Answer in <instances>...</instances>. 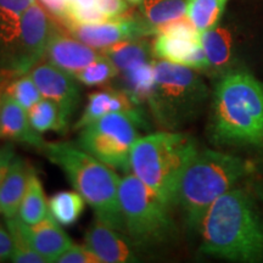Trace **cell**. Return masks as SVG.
<instances>
[{
	"mask_svg": "<svg viewBox=\"0 0 263 263\" xmlns=\"http://www.w3.org/2000/svg\"><path fill=\"white\" fill-rule=\"evenodd\" d=\"M197 232L202 254L230 262H263V221L242 189L219 196L207 209Z\"/></svg>",
	"mask_w": 263,
	"mask_h": 263,
	"instance_id": "6da1fadb",
	"label": "cell"
},
{
	"mask_svg": "<svg viewBox=\"0 0 263 263\" xmlns=\"http://www.w3.org/2000/svg\"><path fill=\"white\" fill-rule=\"evenodd\" d=\"M209 136L217 145L263 146V85L249 72L229 70L216 84Z\"/></svg>",
	"mask_w": 263,
	"mask_h": 263,
	"instance_id": "7a4b0ae2",
	"label": "cell"
},
{
	"mask_svg": "<svg viewBox=\"0 0 263 263\" xmlns=\"http://www.w3.org/2000/svg\"><path fill=\"white\" fill-rule=\"evenodd\" d=\"M252 172L241 157L215 150H197L177 189L174 203L182 209L188 228L197 232L207 209Z\"/></svg>",
	"mask_w": 263,
	"mask_h": 263,
	"instance_id": "3957f363",
	"label": "cell"
},
{
	"mask_svg": "<svg viewBox=\"0 0 263 263\" xmlns=\"http://www.w3.org/2000/svg\"><path fill=\"white\" fill-rule=\"evenodd\" d=\"M45 156L57 164L77 193L95 212V217L112 228L124 233L121 213V178L114 168L74 144L45 143Z\"/></svg>",
	"mask_w": 263,
	"mask_h": 263,
	"instance_id": "277c9868",
	"label": "cell"
},
{
	"mask_svg": "<svg viewBox=\"0 0 263 263\" xmlns=\"http://www.w3.org/2000/svg\"><path fill=\"white\" fill-rule=\"evenodd\" d=\"M197 153L195 140L177 132L141 137L130 151V170L141 182L173 205L180 178Z\"/></svg>",
	"mask_w": 263,
	"mask_h": 263,
	"instance_id": "5b68a950",
	"label": "cell"
},
{
	"mask_svg": "<svg viewBox=\"0 0 263 263\" xmlns=\"http://www.w3.org/2000/svg\"><path fill=\"white\" fill-rule=\"evenodd\" d=\"M209 97V88L196 70L155 61V84L146 104L160 126L176 130L193 122L201 115Z\"/></svg>",
	"mask_w": 263,
	"mask_h": 263,
	"instance_id": "8992f818",
	"label": "cell"
},
{
	"mask_svg": "<svg viewBox=\"0 0 263 263\" xmlns=\"http://www.w3.org/2000/svg\"><path fill=\"white\" fill-rule=\"evenodd\" d=\"M118 196L124 234L140 252L159 249L176 239L171 205L137 176L127 174L121 178Z\"/></svg>",
	"mask_w": 263,
	"mask_h": 263,
	"instance_id": "52a82bcc",
	"label": "cell"
},
{
	"mask_svg": "<svg viewBox=\"0 0 263 263\" xmlns=\"http://www.w3.org/2000/svg\"><path fill=\"white\" fill-rule=\"evenodd\" d=\"M147 128L141 106L111 112L81 129L77 145L111 168L128 172L130 151Z\"/></svg>",
	"mask_w": 263,
	"mask_h": 263,
	"instance_id": "ba28073f",
	"label": "cell"
},
{
	"mask_svg": "<svg viewBox=\"0 0 263 263\" xmlns=\"http://www.w3.org/2000/svg\"><path fill=\"white\" fill-rule=\"evenodd\" d=\"M65 26L74 38L94 49H104L120 42L156 34V27L147 24L141 15H123L93 25L65 24Z\"/></svg>",
	"mask_w": 263,
	"mask_h": 263,
	"instance_id": "9c48e42d",
	"label": "cell"
},
{
	"mask_svg": "<svg viewBox=\"0 0 263 263\" xmlns=\"http://www.w3.org/2000/svg\"><path fill=\"white\" fill-rule=\"evenodd\" d=\"M28 74L37 84L43 98L50 99L59 105L65 121L70 124L81 104V89L76 83L77 80L50 62H38Z\"/></svg>",
	"mask_w": 263,
	"mask_h": 263,
	"instance_id": "30bf717a",
	"label": "cell"
},
{
	"mask_svg": "<svg viewBox=\"0 0 263 263\" xmlns=\"http://www.w3.org/2000/svg\"><path fill=\"white\" fill-rule=\"evenodd\" d=\"M85 246L101 263L139 262V250L123 232L95 217L85 233Z\"/></svg>",
	"mask_w": 263,
	"mask_h": 263,
	"instance_id": "8fae6325",
	"label": "cell"
},
{
	"mask_svg": "<svg viewBox=\"0 0 263 263\" xmlns=\"http://www.w3.org/2000/svg\"><path fill=\"white\" fill-rule=\"evenodd\" d=\"M45 57L50 64L76 78L78 72L100 58L101 52H98L77 38L64 34L54 26L45 49Z\"/></svg>",
	"mask_w": 263,
	"mask_h": 263,
	"instance_id": "7c38bea8",
	"label": "cell"
},
{
	"mask_svg": "<svg viewBox=\"0 0 263 263\" xmlns=\"http://www.w3.org/2000/svg\"><path fill=\"white\" fill-rule=\"evenodd\" d=\"M153 44V54L161 60L186 66L196 71H207L209 62L200 37L160 33Z\"/></svg>",
	"mask_w": 263,
	"mask_h": 263,
	"instance_id": "4fadbf2b",
	"label": "cell"
},
{
	"mask_svg": "<svg viewBox=\"0 0 263 263\" xmlns=\"http://www.w3.org/2000/svg\"><path fill=\"white\" fill-rule=\"evenodd\" d=\"M17 223L32 249L47 262H57L58 258L73 245L70 236L61 229L59 226L60 223L50 213L35 224H27L18 217Z\"/></svg>",
	"mask_w": 263,
	"mask_h": 263,
	"instance_id": "5bb4252c",
	"label": "cell"
},
{
	"mask_svg": "<svg viewBox=\"0 0 263 263\" xmlns=\"http://www.w3.org/2000/svg\"><path fill=\"white\" fill-rule=\"evenodd\" d=\"M0 139L22 143L39 151L47 143L33 129L27 111L6 93L0 103Z\"/></svg>",
	"mask_w": 263,
	"mask_h": 263,
	"instance_id": "9a60e30c",
	"label": "cell"
},
{
	"mask_svg": "<svg viewBox=\"0 0 263 263\" xmlns=\"http://www.w3.org/2000/svg\"><path fill=\"white\" fill-rule=\"evenodd\" d=\"M33 172L34 170L27 161L15 155L0 185V212L5 218L17 216Z\"/></svg>",
	"mask_w": 263,
	"mask_h": 263,
	"instance_id": "2e32d148",
	"label": "cell"
},
{
	"mask_svg": "<svg viewBox=\"0 0 263 263\" xmlns=\"http://www.w3.org/2000/svg\"><path fill=\"white\" fill-rule=\"evenodd\" d=\"M137 107L127 93L120 88H104L88 95L87 106L83 114L74 123L73 129L81 130L94 123L99 118L111 112L126 111Z\"/></svg>",
	"mask_w": 263,
	"mask_h": 263,
	"instance_id": "e0dca14e",
	"label": "cell"
},
{
	"mask_svg": "<svg viewBox=\"0 0 263 263\" xmlns=\"http://www.w3.org/2000/svg\"><path fill=\"white\" fill-rule=\"evenodd\" d=\"M200 43L209 62L207 71L224 73L232 64L234 38L228 28L216 26L200 34Z\"/></svg>",
	"mask_w": 263,
	"mask_h": 263,
	"instance_id": "ac0fdd59",
	"label": "cell"
},
{
	"mask_svg": "<svg viewBox=\"0 0 263 263\" xmlns=\"http://www.w3.org/2000/svg\"><path fill=\"white\" fill-rule=\"evenodd\" d=\"M118 88L132 99L137 106L147 103L155 84V61L141 64L130 70L120 72Z\"/></svg>",
	"mask_w": 263,
	"mask_h": 263,
	"instance_id": "d6986e66",
	"label": "cell"
},
{
	"mask_svg": "<svg viewBox=\"0 0 263 263\" xmlns=\"http://www.w3.org/2000/svg\"><path fill=\"white\" fill-rule=\"evenodd\" d=\"M103 54L112 61L120 72L130 70L141 64L153 61L151 54H153V47L146 42L133 39V41H124L110 45V47L103 49Z\"/></svg>",
	"mask_w": 263,
	"mask_h": 263,
	"instance_id": "ffe728a7",
	"label": "cell"
},
{
	"mask_svg": "<svg viewBox=\"0 0 263 263\" xmlns=\"http://www.w3.org/2000/svg\"><path fill=\"white\" fill-rule=\"evenodd\" d=\"M48 209L49 203L47 202L42 180L34 171L29 179L27 192L20 206L17 217L27 224H35L49 215Z\"/></svg>",
	"mask_w": 263,
	"mask_h": 263,
	"instance_id": "44dd1931",
	"label": "cell"
},
{
	"mask_svg": "<svg viewBox=\"0 0 263 263\" xmlns=\"http://www.w3.org/2000/svg\"><path fill=\"white\" fill-rule=\"evenodd\" d=\"M27 114L33 129L39 134L47 132L64 133L68 128V123L62 116L59 105L50 99L43 98L41 101L29 108Z\"/></svg>",
	"mask_w": 263,
	"mask_h": 263,
	"instance_id": "7402d4cb",
	"label": "cell"
},
{
	"mask_svg": "<svg viewBox=\"0 0 263 263\" xmlns=\"http://www.w3.org/2000/svg\"><path fill=\"white\" fill-rule=\"evenodd\" d=\"M139 11L147 24L159 27L185 16L186 0H143Z\"/></svg>",
	"mask_w": 263,
	"mask_h": 263,
	"instance_id": "603a6c76",
	"label": "cell"
},
{
	"mask_svg": "<svg viewBox=\"0 0 263 263\" xmlns=\"http://www.w3.org/2000/svg\"><path fill=\"white\" fill-rule=\"evenodd\" d=\"M85 200L80 193L59 192L49 200V211L50 215L64 227L74 224L80 219L84 211Z\"/></svg>",
	"mask_w": 263,
	"mask_h": 263,
	"instance_id": "cb8c5ba5",
	"label": "cell"
},
{
	"mask_svg": "<svg viewBox=\"0 0 263 263\" xmlns=\"http://www.w3.org/2000/svg\"><path fill=\"white\" fill-rule=\"evenodd\" d=\"M228 0H186V16L200 33L218 26Z\"/></svg>",
	"mask_w": 263,
	"mask_h": 263,
	"instance_id": "d4e9b609",
	"label": "cell"
},
{
	"mask_svg": "<svg viewBox=\"0 0 263 263\" xmlns=\"http://www.w3.org/2000/svg\"><path fill=\"white\" fill-rule=\"evenodd\" d=\"M118 76V70L107 57L101 52V57L88 65L76 76V80L87 87L105 85Z\"/></svg>",
	"mask_w": 263,
	"mask_h": 263,
	"instance_id": "484cf974",
	"label": "cell"
},
{
	"mask_svg": "<svg viewBox=\"0 0 263 263\" xmlns=\"http://www.w3.org/2000/svg\"><path fill=\"white\" fill-rule=\"evenodd\" d=\"M5 93L21 105L26 111L43 99L41 90L28 73L14 78L6 87Z\"/></svg>",
	"mask_w": 263,
	"mask_h": 263,
	"instance_id": "4316f807",
	"label": "cell"
},
{
	"mask_svg": "<svg viewBox=\"0 0 263 263\" xmlns=\"http://www.w3.org/2000/svg\"><path fill=\"white\" fill-rule=\"evenodd\" d=\"M6 226H8V230L11 234L12 242H14V252H12L11 258L10 261L16 263H44V257H42L37 251L32 249L29 245L27 239L22 234L20 230L17 217H12V218H6Z\"/></svg>",
	"mask_w": 263,
	"mask_h": 263,
	"instance_id": "83f0119b",
	"label": "cell"
},
{
	"mask_svg": "<svg viewBox=\"0 0 263 263\" xmlns=\"http://www.w3.org/2000/svg\"><path fill=\"white\" fill-rule=\"evenodd\" d=\"M58 263H101L87 246L73 244L58 258Z\"/></svg>",
	"mask_w": 263,
	"mask_h": 263,
	"instance_id": "f1b7e54d",
	"label": "cell"
},
{
	"mask_svg": "<svg viewBox=\"0 0 263 263\" xmlns=\"http://www.w3.org/2000/svg\"><path fill=\"white\" fill-rule=\"evenodd\" d=\"M97 8L107 18H115L126 14L128 3L126 0H97Z\"/></svg>",
	"mask_w": 263,
	"mask_h": 263,
	"instance_id": "f546056e",
	"label": "cell"
},
{
	"mask_svg": "<svg viewBox=\"0 0 263 263\" xmlns=\"http://www.w3.org/2000/svg\"><path fill=\"white\" fill-rule=\"evenodd\" d=\"M35 0H0V14L22 15Z\"/></svg>",
	"mask_w": 263,
	"mask_h": 263,
	"instance_id": "4dcf8cb0",
	"label": "cell"
},
{
	"mask_svg": "<svg viewBox=\"0 0 263 263\" xmlns=\"http://www.w3.org/2000/svg\"><path fill=\"white\" fill-rule=\"evenodd\" d=\"M15 155V147L11 141H8L4 145L0 146V185H2L3 180L8 173L10 163H11Z\"/></svg>",
	"mask_w": 263,
	"mask_h": 263,
	"instance_id": "1f68e13d",
	"label": "cell"
},
{
	"mask_svg": "<svg viewBox=\"0 0 263 263\" xmlns=\"http://www.w3.org/2000/svg\"><path fill=\"white\" fill-rule=\"evenodd\" d=\"M14 252V242L9 230L0 224V262L10 261Z\"/></svg>",
	"mask_w": 263,
	"mask_h": 263,
	"instance_id": "d6a6232c",
	"label": "cell"
},
{
	"mask_svg": "<svg viewBox=\"0 0 263 263\" xmlns=\"http://www.w3.org/2000/svg\"><path fill=\"white\" fill-rule=\"evenodd\" d=\"M51 15L57 16L65 21L68 12V2L67 0H39Z\"/></svg>",
	"mask_w": 263,
	"mask_h": 263,
	"instance_id": "836d02e7",
	"label": "cell"
},
{
	"mask_svg": "<svg viewBox=\"0 0 263 263\" xmlns=\"http://www.w3.org/2000/svg\"><path fill=\"white\" fill-rule=\"evenodd\" d=\"M16 77H17V76L12 73V72L4 70V68L0 67V103H2L3 97L5 95L6 87H8L10 82H11Z\"/></svg>",
	"mask_w": 263,
	"mask_h": 263,
	"instance_id": "e575fe53",
	"label": "cell"
},
{
	"mask_svg": "<svg viewBox=\"0 0 263 263\" xmlns=\"http://www.w3.org/2000/svg\"><path fill=\"white\" fill-rule=\"evenodd\" d=\"M68 4L81 6V8H93L97 6V0H67Z\"/></svg>",
	"mask_w": 263,
	"mask_h": 263,
	"instance_id": "d590c367",
	"label": "cell"
},
{
	"mask_svg": "<svg viewBox=\"0 0 263 263\" xmlns=\"http://www.w3.org/2000/svg\"><path fill=\"white\" fill-rule=\"evenodd\" d=\"M256 193H257L258 197L262 200V202H263V185L256 186Z\"/></svg>",
	"mask_w": 263,
	"mask_h": 263,
	"instance_id": "8d00e7d4",
	"label": "cell"
},
{
	"mask_svg": "<svg viewBox=\"0 0 263 263\" xmlns=\"http://www.w3.org/2000/svg\"><path fill=\"white\" fill-rule=\"evenodd\" d=\"M126 2L130 5H139L143 0H126Z\"/></svg>",
	"mask_w": 263,
	"mask_h": 263,
	"instance_id": "74e56055",
	"label": "cell"
}]
</instances>
